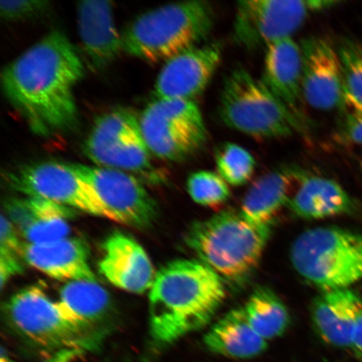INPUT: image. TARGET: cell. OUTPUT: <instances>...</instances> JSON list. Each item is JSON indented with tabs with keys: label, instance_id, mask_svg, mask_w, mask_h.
<instances>
[{
	"label": "cell",
	"instance_id": "cell-1",
	"mask_svg": "<svg viewBox=\"0 0 362 362\" xmlns=\"http://www.w3.org/2000/svg\"><path fill=\"white\" fill-rule=\"evenodd\" d=\"M84 66L66 36L47 33L4 68V95L35 134L52 135L78 120L74 88Z\"/></svg>",
	"mask_w": 362,
	"mask_h": 362
},
{
	"label": "cell",
	"instance_id": "cell-2",
	"mask_svg": "<svg viewBox=\"0 0 362 362\" xmlns=\"http://www.w3.org/2000/svg\"><path fill=\"white\" fill-rule=\"evenodd\" d=\"M226 296L223 279L200 260L168 262L156 273L149 289L153 341L167 346L206 327Z\"/></svg>",
	"mask_w": 362,
	"mask_h": 362
},
{
	"label": "cell",
	"instance_id": "cell-3",
	"mask_svg": "<svg viewBox=\"0 0 362 362\" xmlns=\"http://www.w3.org/2000/svg\"><path fill=\"white\" fill-rule=\"evenodd\" d=\"M215 8L207 1L166 4L139 16L121 34L122 48L148 63L168 61L198 47L215 25Z\"/></svg>",
	"mask_w": 362,
	"mask_h": 362
},
{
	"label": "cell",
	"instance_id": "cell-4",
	"mask_svg": "<svg viewBox=\"0 0 362 362\" xmlns=\"http://www.w3.org/2000/svg\"><path fill=\"white\" fill-rule=\"evenodd\" d=\"M270 234L271 226L252 223L241 211L228 210L193 223L185 243L221 279L241 283L259 265Z\"/></svg>",
	"mask_w": 362,
	"mask_h": 362
},
{
	"label": "cell",
	"instance_id": "cell-5",
	"mask_svg": "<svg viewBox=\"0 0 362 362\" xmlns=\"http://www.w3.org/2000/svg\"><path fill=\"white\" fill-rule=\"evenodd\" d=\"M291 259L322 292L350 288L362 279V234L334 226L307 230L292 244Z\"/></svg>",
	"mask_w": 362,
	"mask_h": 362
},
{
	"label": "cell",
	"instance_id": "cell-6",
	"mask_svg": "<svg viewBox=\"0 0 362 362\" xmlns=\"http://www.w3.org/2000/svg\"><path fill=\"white\" fill-rule=\"evenodd\" d=\"M219 115L229 128L257 139L288 137L303 128L264 81L243 68L225 79Z\"/></svg>",
	"mask_w": 362,
	"mask_h": 362
},
{
	"label": "cell",
	"instance_id": "cell-7",
	"mask_svg": "<svg viewBox=\"0 0 362 362\" xmlns=\"http://www.w3.org/2000/svg\"><path fill=\"white\" fill-rule=\"evenodd\" d=\"M8 319L18 332L35 345L53 353L96 349L100 336L94 327L76 320L60 301L31 287L11 298Z\"/></svg>",
	"mask_w": 362,
	"mask_h": 362
},
{
	"label": "cell",
	"instance_id": "cell-8",
	"mask_svg": "<svg viewBox=\"0 0 362 362\" xmlns=\"http://www.w3.org/2000/svg\"><path fill=\"white\" fill-rule=\"evenodd\" d=\"M139 124L149 151L161 160H187L206 141L202 112L194 101L155 99L144 108Z\"/></svg>",
	"mask_w": 362,
	"mask_h": 362
},
{
	"label": "cell",
	"instance_id": "cell-9",
	"mask_svg": "<svg viewBox=\"0 0 362 362\" xmlns=\"http://www.w3.org/2000/svg\"><path fill=\"white\" fill-rule=\"evenodd\" d=\"M320 0H243L237 4L235 42L247 49L292 38L308 18L337 4Z\"/></svg>",
	"mask_w": 362,
	"mask_h": 362
},
{
	"label": "cell",
	"instance_id": "cell-10",
	"mask_svg": "<svg viewBox=\"0 0 362 362\" xmlns=\"http://www.w3.org/2000/svg\"><path fill=\"white\" fill-rule=\"evenodd\" d=\"M83 153L104 168L141 174L153 170L139 119L128 108H113L99 116L85 140Z\"/></svg>",
	"mask_w": 362,
	"mask_h": 362
},
{
	"label": "cell",
	"instance_id": "cell-11",
	"mask_svg": "<svg viewBox=\"0 0 362 362\" xmlns=\"http://www.w3.org/2000/svg\"><path fill=\"white\" fill-rule=\"evenodd\" d=\"M6 177L8 185L24 196L43 198L71 210L111 220L92 188L68 164L35 163L8 172Z\"/></svg>",
	"mask_w": 362,
	"mask_h": 362
},
{
	"label": "cell",
	"instance_id": "cell-12",
	"mask_svg": "<svg viewBox=\"0 0 362 362\" xmlns=\"http://www.w3.org/2000/svg\"><path fill=\"white\" fill-rule=\"evenodd\" d=\"M68 165L92 188L112 221L135 228H146L155 220L156 204L133 175L104 167Z\"/></svg>",
	"mask_w": 362,
	"mask_h": 362
},
{
	"label": "cell",
	"instance_id": "cell-13",
	"mask_svg": "<svg viewBox=\"0 0 362 362\" xmlns=\"http://www.w3.org/2000/svg\"><path fill=\"white\" fill-rule=\"evenodd\" d=\"M221 59V45L217 42L198 45L170 59L158 74L153 96L193 101L209 84Z\"/></svg>",
	"mask_w": 362,
	"mask_h": 362
},
{
	"label": "cell",
	"instance_id": "cell-14",
	"mask_svg": "<svg viewBox=\"0 0 362 362\" xmlns=\"http://www.w3.org/2000/svg\"><path fill=\"white\" fill-rule=\"evenodd\" d=\"M300 45L305 103L321 111L341 107L344 81L337 49L328 40L315 36L303 40Z\"/></svg>",
	"mask_w": 362,
	"mask_h": 362
},
{
	"label": "cell",
	"instance_id": "cell-15",
	"mask_svg": "<svg viewBox=\"0 0 362 362\" xmlns=\"http://www.w3.org/2000/svg\"><path fill=\"white\" fill-rule=\"evenodd\" d=\"M98 270L113 286L137 294L151 289L156 276L144 247L121 232L113 233L104 241Z\"/></svg>",
	"mask_w": 362,
	"mask_h": 362
},
{
	"label": "cell",
	"instance_id": "cell-16",
	"mask_svg": "<svg viewBox=\"0 0 362 362\" xmlns=\"http://www.w3.org/2000/svg\"><path fill=\"white\" fill-rule=\"evenodd\" d=\"M262 81L303 126L306 123L300 45L288 38L265 49Z\"/></svg>",
	"mask_w": 362,
	"mask_h": 362
},
{
	"label": "cell",
	"instance_id": "cell-17",
	"mask_svg": "<svg viewBox=\"0 0 362 362\" xmlns=\"http://www.w3.org/2000/svg\"><path fill=\"white\" fill-rule=\"evenodd\" d=\"M78 30L88 66L100 71L119 57L122 48L121 35L113 20L112 3L86 0L76 8Z\"/></svg>",
	"mask_w": 362,
	"mask_h": 362
},
{
	"label": "cell",
	"instance_id": "cell-18",
	"mask_svg": "<svg viewBox=\"0 0 362 362\" xmlns=\"http://www.w3.org/2000/svg\"><path fill=\"white\" fill-rule=\"evenodd\" d=\"M23 259L33 268L60 281H97L88 249L80 239L64 238L42 243H25Z\"/></svg>",
	"mask_w": 362,
	"mask_h": 362
},
{
	"label": "cell",
	"instance_id": "cell-19",
	"mask_svg": "<svg viewBox=\"0 0 362 362\" xmlns=\"http://www.w3.org/2000/svg\"><path fill=\"white\" fill-rule=\"evenodd\" d=\"M7 216L27 243L64 238L70 233L74 211L70 208L36 197L13 198L6 204Z\"/></svg>",
	"mask_w": 362,
	"mask_h": 362
},
{
	"label": "cell",
	"instance_id": "cell-20",
	"mask_svg": "<svg viewBox=\"0 0 362 362\" xmlns=\"http://www.w3.org/2000/svg\"><path fill=\"white\" fill-rule=\"evenodd\" d=\"M306 175L286 168L261 176L243 197L241 214L251 223L271 226L282 208L288 206Z\"/></svg>",
	"mask_w": 362,
	"mask_h": 362
},
{
	"label": "cell",
	"instance_id": "cell-21",
	"mask_svg": "<svg viewBox=\"0 0 362 362\" xmlns=\"http://www.w3.org/2000/svg\"><path fill=\"white\" fill-rule=\"evenodd\" d=\"M362 311V298L350 288L325 291L311 306V318L325 342L351 348V337Z\"/></svg>",
	"mask_w": 362,
	"mask_h": 362
},
{
	"label": "cell",
	"instance_id": "cell-22",
	"mask_svg": "<svg viewBox=\"0 0 362 362\" xmlns=\"http://www.w3.org/2000/svg\"><path fill=\"white\" fill-rule=\"evenodd\" d=\"M204 344L212 353L233 359L252 358L268 347V341L249 324L243 308L217 320L204 337Z\"/></svg>",
	"mask_w": 362,
	"mask_h": 362
},
{
	"label": "cell",
	"instance_id": "cell-23",
	"mask_svg": "<svg viewBox=\"0 0 362 362\" xmlns=\"http://www.w3.org/2000/svg\"><path fill=\"white\" fill-rule=\"evenodd\" d=\"M288 207L300 218L318 220L349 214L354 206L349 194L336 181L305 175Z\"/></svg>",
	"mask_w": 362,
	"mask_h": 362
},
{
	"label": "cell",
	"instance_id": "cell-24",
	"mask_svg": "<svg viewBox=\"0 0 362 362\" xmlns=\"http://www.w3.org/2000/svg\"><path fill=\"white\" fill-rule=\"evenodd\" d=\"M243 309L249 324L267 341L281 337L291 323L287 307L268 288H256Z\"/></svg>",
	"mask_w": 362,
	"mask_h": 362
},
{
	"label": "cell",
	"instance_id": "cell-25",
	"mask_svg": "<svg viewBox=\"0 0 362 362\" xmlns=\"http://www.w3.org/2000/svg\"><path fill=\"white\" fill-rule=\"evenodd\" d=\"M62 305L81 322H99L110 308V296L98 281H74L65 284L60 292Z\"/></svg>",
	"mask_w": 362,
	"mask_h": 362
},
{
	"label": "cell",
	"instance_id": "cell-26",
	"mask_svg": "<svg viewBox=\"0 0 362 362\" xmlns=\"http://www.w3.org/2000/svg\"><path fill=\"white\" fill-rule=\"evenodd\" d=\"M217 174L233 187H241L252 177L256 161L247 149L233 143H223L216 148Z\"/></svg>",
	"mask_w": 362,
	"mask_h": 362
},
{
	"label": "cell",
	"instance_id": "cell-27",
	"mask_svg": "<svg viewBox=\"0 0 362 362\" xmlns=\"http://www.w3.org/2000/svg\"><path fill=\"white\" fill-rule=\"evenodd\" d=\"M343 81V108L362 110V45L348 42L338 49Z\"/></svg>",
	"mask_w": 362,
	"mask_h": 362
},
{
	"label": "cell",
	"instance_id": "cell-28",
	"mask_svg": "<svg viewBox=\"0 0 362 362\" xmlns=\"http://www.w3.org/2000/svg\"><path fill=\"white\" fill-rule=\"evenodd\" d=\"M187 191L192 200L207 207L223 206L230 197L229 185L215 172H194L187 180Z\"/></svg>",
	"mask_w": 362,
	"mask_h": 362
},
{
	"label": "cell",
	"instance_id": "cell-29",
	"mask_svg": "<svg viewBox=\"0 0 362 362\" xmlns=\"http://www.w3.org/2000/svg\"><path fill=\"white\" fill-rule=\"evenodd\" d=\"M24 244L21 234L7 216H1V239H0V284L4 289L13 276L22 271L21 259Z\"/></svg>",
	"mask_w": 362,
	"mask_h": 362
},
{
	"label": "cell",
	"instance_id": "cell-30",
	"mask_svg": "<svg viewBox=\"0 0 362 362\" xmlns=\"http://www.w3.org/2000/svg\"><path fill=\"white\" fill-rule=\"evenodd\" d=\"M49 8L48 1L40 0H6L0 1V16L6 21L28 19Z\"/></svg>",
	"mask_w": 362,
	"mask_h": 362
},
{
	"label": "cell",
	"instance_id": "cell-31",
	"mask_svg": "<svg viewBox=\"0 0 362 362\" xmlns=\"http://www.w3.org/2000/svg\"><path fill=\"white\" fill-rule=\"evenodd\" d=\"M345 110V117L341 127V136L344 141L362 146V110Z\"/></svg>",
	"mask_w": 362,
	"mask_h": 362
},
{
	"label": "cell",
	"instance_id": "cell-32",
	"mask_svg": "<svg viewBox=\"0 0 362 362\" xmlns=\"http://www.w3.org/2000/svg\"><path fill=\"white\" fill-rule=\"evenodd\" d=\"M351 349L362 362V311L353 329Z\"/></svg>",
	"mask_w": 362,
	"mask_h": 362
},
{
	"label": "cell",
	"instance_id": "cell-33",
	"mask_svg": "<svg viewBox=\"0 0 362 362\" xmlns=\"http://www.w3.org/2000/svg\"><path fill=\"white\" fill-rule=\"evenodd\" d=\"M76 351H78L66 350L53 353L52 356L48 357L47 362H72Z\"/></svg>",
	"mask_w": 362,
	"mask_h": 362
},
{
	"label": "cell",
	"instance_id": "cell-34",
	"mask_svg": "<svg viewBox=\"0 0 362 362\" xmlns=\"http://www.w3.org/2000/svg\"><path fill=\"white\" fill-rule=\"evenodd\" d=\"M0 362H16L15 360L12 358L10 354H8V352L4 349V348H2L1 351V360H0Z\"/></svg>",
	"mask_w": 362,
	"mask_h": 362
},
{
	"label": "cell",
	"instance_id": "cell-35",
	"mask_svg": "<svg viewBox=\"0 0 362 362\" xmlns=\"http://www.w3.org/2000/svg\"><path fill=\"white\" fill-rule=\"evenodd\" d=\"M361 166H362V153H361Z\"/></svg>",
	"mask_w": 362,
	"mask_h": 362
}]
</instances>
